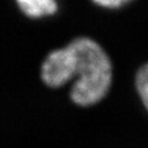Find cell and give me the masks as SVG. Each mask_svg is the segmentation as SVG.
Returning a JSON list of instances; mask_svg holds the SVG:
<instances>
[{
    "mask_svg": "<svg viewBox=\"0 0 148 148\" xmlns=\"http://www.w3.org/2000/svg\"><path fill=\"white\" fill-rule=\"evenodd\" d=\"M74 76H76V60L68 45L51 52L43 62L41 78L51 88L62 87Z\"/></svg>",
    "mask_w": 148,
    "mask_h": 148,
    "instance_id": "cell-2",
    "label": "cell"
},
{
    "mask_svg": "<svg viewBox=\"0 0 148 148\" xmlns=\"http://www.w3.org/2000/svg\"><path fill=\"white\" fill-rule=\"evenodd\" d=\"M68 46L75 56L78 76L71 87L70 98L77 106H93L102 100L110 89L111 62L100 45L88 37L76 38Z\"/></svg>",
    "mask_w": 148,
    "mask_h": 148,
    "instance_id": "cell-1",
    "label": "cell"
},
{
    "mask_svg": "<svg viewBox=\"0 0 148 148\" xmlns=\"http://www.w3.org/2000/svg\"><path fill=\"white\" fill-rule=\"evenodd\" d=\"M20 10L30 18L51 16L57 11L56 0H16Z\"/></svg>",
    "mask_w": 148,
    "mask_h": 148,
    "instance_id": "cell-3",
    "label": "cell"
},
{
    "mask_svg": "<svg viewBox=\"0 0 148 148\" xmlns=\"http://www.w3.org/2000/svg\"><path fill=\"white\" fill-rule=\"evenodd\" d=\"M135 85L142 103L148 111V64L144 65L137 71Z\"/></svg>",
    "mask_w": 148,
    "mask_h": 148,
    "instance_id": "cell-4",
    "label": "cell"
},
{
    "mask_svg": "<svg viewBox=\"0 0 148 148\" xmlns=\"http://www.w3.org/2000/svg\"><path fill=\"white\" fill-rule=\"evenodd\" d=\"M95 3H97L100 7H103V8H119L121 7L122 5H124L125 2L130 1V0H92Z\"/></svg>",
    "mask_w": 148,
    "mask_h": 148,
    "instance_id": "cell-5",
    "label": "cell"
}]
</instances>
